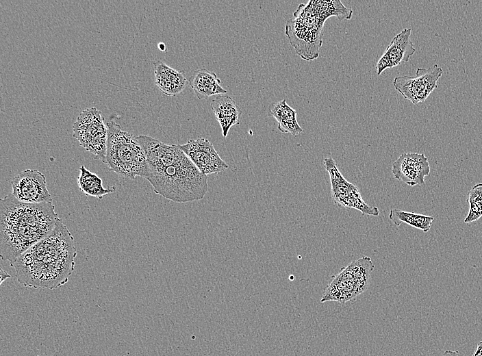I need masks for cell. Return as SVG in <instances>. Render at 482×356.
I'll list each match as a JSON object with an SVG mask.
<instances>
[{"instance_id":"obj_1","label":"cell","mask_w":482,"mask_h":356,"mask_svg":"<svg viewBox=\"0 0 482 356\" xmlns=\"http://www.w3.org/2000/svg\"><path fill=\"white\" fill-rule=\"evenodd\" d=\"M145 153L147 180L156 194L175 203L204 198L208 191L207 176L187 157L179 145L166 144L145 135L137 136Z\"/></svg>"},{"instance_id":"obj_2","label":"cell","mask_w":482,"mask_h":356,"mask_svg":"<svg viewBox=\"0 0 482 356\" xmlns=\"http://www.w3.org/2000/svg\"><path fill=\"white\" fill-rule=\"evenodd\" d=\"M77 254L74 238L59 218L49 235L10 265L25 287L53 290L68 282Z\"/></svg>"},{"instance_id":"obj_3","label":"cell","mask_w":482,"mask_h":356,"mask_svg":"<svg viewBox=\"0 0 482 356\" xmlns=\"http://www.w3.org/2000/svg\"><path fill=\"white\" fill-rule=\"evenodd\" d=\"M59 218L52 203H28L12 194L0 201V253L3 260L14 262L49 235Z\"/></svg>"},{"instance_id":"obj_4","label":"cell","mask_w":482,"mask_h":356,"mask_svg":"<svg viewBox=\"0 0 482 356\" xmlns=\"http://www.w3.org/2000/svg\"><path fill=\"white\" fill-rule=\"evenodd\" d=\"M106 125L108 138L105 160L109 170L131 179L136 177L147 179L148 163L137 137L123 131L114 121L107 122Z\"/></svg>"},{"instance_id":"obj_5","label":"cell","mask_w":482,"mask_h":356,"mask_svg":"<svg viewBox=\"0 0 482 356\" xmlns=\"http://www.w3.org/2000/svg\"><path fill=\"white\" fill-rule=\"evenodd\" d=\"M324 20L311 1L301 3L286 24V35L296 53L306 61L316 59L322 44Z\"/></svg>"},{"instance_id":"obj_6","label":"cell","mask_w":482,"mask_h":356,"mask_svg":"<svg viewBox=\"0 0 482 356\" xmlns=\"http://www.w3.org/2000/svg\"><path fill=\"white\" fill-rule=\"evenodd\" d=\"M73 137L96 159L106 164L108 129L100 110L91 107L81 112L73 124Z\"/></svg>"},{"instance_id":"obj_7","label":"cell","mask_w":482,"mask_h":356,"mask_svg":"<svg viewBox=\"0 0 482 356\" xmlns=\"http://www.w3.org/2000/svg\"><path fill=\"white\" fill-rule=\"evenodd\" d=\"M442 74V68L435 64L427 68H418L414 77H396L393 85L404 98L418 105L423 103L437 87L438 79Z\"/></svg>"},{"instance_id":"obj_8","label":"cell","mask_w":482,"mask_h":356,"mask_svg":"<svg viewBox=\"0 0 482 356\" xmlns=\"http://www.w3.org/2000/svg\"><path fill=\"white\" fill-rule=\"evenodd\" d=\"M12 195L28 203H52L45 176L38 170L26 169L11 180Z\"/></svg>"},{"instance_id":"obj_9","label":"cell","mask_w":482,"mask_h":356,"mask_svg":"<svg viewBox=\"0 0 482 356\" xmlns=\"http://www.w3.org/2000/svg\"><path fill=\"white\" fill-rule=\"evenodd\" d=\"M179 147L195 166L207 176L223 173L229 168L207 138L190 140Z\"/></svg>"},{"instance_id":"obj_10","label":"cell","mask_w":482,"mask_h":356,"mask_svg":"<svg viewBox=\"0 0 482 356\" xmlns=\"http://www.w3.org/2000/svg\"><path fill=\"white\" fill-rule=\"evenodd\" d=\"M394 177L410 186H424V177L430 173V166L424 154L403 153L392 164Z\"/></svg>"},{"instance_id":"obj_11","label":"cell","mask_w":482,"mask_h":356,"mask_svg":"<svg viewBox=\"0 0 482 356\" xmlns=\"http://www.w3.org/2000/svg\"><path fill=\"white\" fill-rule=\"evenodd\" d=\"M411 28H405L393 38L377 63V75H380L386 68L409 61L416 51L411 40Z\"/></svg>"},{"instance_id":"obj_12","label":"cell","mask_w":482,"mask_h":356,"mask_svg":"<svg viewBox=\"0 0 482 356\" xmlns=\"http://www.w3.org/2000/svg\"><path fill=\"white\" fill-rule=\"evenodd\" d=\"M155 84L166 95L174 97L182 92L188 84L185 73L177 71L163 62H153Z\"/></svg>"},{"instance_id":"obj_13","label":"cell","mask_w":482,"mask_h":356,"mask_svg":"<svg viewBox=\"0 0 482 356\" xmlns=\"http://www.w3.org/2000/svg\"><path fill=\"white\" fill-rule=\"evenodd\" d=\"M211 107L221 127L223 136L227 137L231 127L240 124L242 110L236 101L227 94L217 95L212 100Z\"/></svg>"},{"instance_id":"obj_14","label":"cell","mask_w":482,"mask_h":356,"mask_svg":"<svg viewBox=\"0 0 482 356\" xmlns=\"http://www.w3.org/2000/svg\"><path fill=\"white\" fill-rule=\"evenodd\" d=\"M220 80L215 73L201 68L188 79V84L199 99H207L219 94H225L227 90L220 84Z\"/></svg>"},{"instance_id":"obj_15","label":"cell","mask_w":482,"mask_h":356,"mask_svg":"<svg viewBox=\"0 0 482 356\" xmlns=\"http://www.w3.org/2000/svg\"><path fill=\"white\" fill-rule=\"evenodd\" d=\"M324 166L329 174L334 203L341 207H351L348 192L352 183L342 176L331 157L324 160Z\"/></svg>"},{"instance_id":"obj_16","label":"cell","mask_w":482,"mask_h":356,"mask_svg":"<svg viewBox=\"0 0 482 356\" xmlns=\"http://www.w3.org/2000/svg\"><path fill=\"white\" fill-rule=\"evenodd\" d=\"M268 111L270 116L277 121V127L281 132L290 133L296 136L303 131L298 123L296 110L287 103L286 99L272 103Z\"/></svg>"},{"instance_id":"obj_17","label":"cell","mask_w":482,"mask_h":356,"mask_svg":"<svg viewBox=\"0 0 482 356\" xmlns=\"http://www.w3.org/2000/svg\"><path fill=\"white\" fill-rule=\"evenodd\" d=\"M77 185L79 190L86 196L101 199L103 196L116 191L114 186L105 188L102 179L82 165L79 167Z\"/></svg>"},{"instance_id":"obj_18","label":"cell","mask_w":482,"mask_h":356,"mask_svg":"<svg viewBox=\"0 0 482 356\" xmlns=\"http://www.w3.org/2000/svg\"><path fill=\"white\" fill-rule=\"evenodd\" d=\"M389 218L396 226L405 222L414 228L422 230L424 232L429 231L434 217L413 212H408L398 209L390 210Z\"/></svg>"},{"instance_id":"obj_19","label":"cell","mask_w":482,"mask_h":356,"mask_svg":"<svg viewBox=\"0 0 482 356\" xmlns=\"http://www.w3.org/2000/svg\"><path fill=\"white\" fill-rule=\"evenodd\" d=\"M315 11L324 19L336 16L339 20L350 19L352 9L345 7L341 1H311Z\"/></svg>"},{"instance_id":"obj_20","label":"cell","mask_w":482,"mask_h":356,"mask_svg":"<svg viewBox=\"0 0 482 356\" xmlns=\"http://www.w3.org/2000/svg\"><path fill=\"white\" fill-rule=\"evenodd\" d=\"M467 202L469 204V212L464 222L470 223L482 216V183H477L470 189Z\"/></svg>"},{"instance_id":"obj_21","label":"cell","mask_w":482,"mask_h":356,"mask_svg":"<svg viewBox=\"0 0 482 356\" xmlns=\"http://www.w3.org/2000/svg\"><path fill=\"white\" fill-rule=\"evenodd\" d=\"M348 196L351 202V207L359 210L362 214H368L377 216L379 214V210L377 207H371L366 204L356 186L352 184Z\"/></svg>"},{"instance_id":"obj_22","label":"cell","mask_w":482,"mask_h":356,"mask_svg":"<svg viewBox=\"0 0 482 356\" xmlns=\"http://www.w3.org/2000/svg\"><path fill=\"white\" fill-rule=\"evenodd\" d=\"M11 278V275H9L7 272L4 271L2 268H1L0 271V284L1 285L2 283L5 281L7 279Z\"/></svg>"},{"instance_id":"obj_23","label":"cell","mask_w":482,"mask_h":356,"mask_svg":"<svg viewBox=\"0 0 482 356\" xmlns=\"http://www.w3.org/2000/svg\"><path fill=\"white\" fill-rule=\"evenodd\" d=\"M473 356H482V340L478 342Z\"/></svg>"},{"instance_id":"obj_24","label":"cell","mask_w":482,"mask_h":356,"mask_svg":"<svg viewBox=\"0 0 482 356\" xmlns=\"http://www.w3.org/2000/svg\"><path fill=\"white\" fill-rule=\"evenodd\" d=\"M443 356H459V351L446 350L444 351Z\"/></svg>"},{"instance_id":"obj_25","label":"cell","mask_w":482,"mask_h":356,"mask_svg":"<svg viewBox=\"0 0 482 356\" xmlns=\"http://www.w3.org/2000/svg\"><path fill=\"white\" fill-rule=\"evenodd\" d=\"M158 47L162 51H164L166 50V47L164 43H159Z\"/></svg>"}]
</instances>
